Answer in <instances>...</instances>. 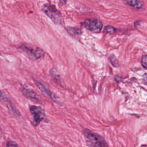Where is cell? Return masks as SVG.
I'll list each match as a JSON object with an SVG mask.
<instances>
[{
	"mask_svg": "<svg viewBox=\"0 0 147 147\" xmlns=\"http://www.w3.org/2000/svg\"><path fill=\"white\" fill-rule=\"evenodd\" d=\"M44 13L57 25H64L63 18L60 11H59L55 6L50 3H47L44 5L42 9Z\"/></svg>",
	"mask_w": 147,
	"mask_h": 147,
	"instance_id": "6da1fadb",
	"label": "cell"
},
{
	"mask_svg": "<svg viewBox=\"0 0 147 147\" xmlns=\"http://www.w3.org/2000/svg\"><path fill=\"white\" fill-rule=\"evenodd\" d=\"M84 134L89 147H107L106 141L100 135L87 130L85 131Z\"/></svg>",
	"mask_w": 147,
	"mask_h": 147,
	"instance_id": "7a4b0ae2",
	"label": "cell"
},
{
	"mask_svg": "<svg viewBox=\"0 0 147 147\" xmlns=\"http://www.w3.org/2000/svg\"><path fill=\"white\" fill-rule=\"evenodd\" d=\"M18 49L25 52L29 57L33 60H36L42 57L45 54L44 51L40 48L26 44L21 45Z\"/></svg>",
	"mask_w": 147,
	"mask_h": 147,
	"instance_id": "3957f363",
	"label": "cell"
},
{
	"mask_svg": "<svg viewBox=\"0 0 147 147\" xmlns=\"http://www.w3.org/2000/svg\"><path fill=\"white\" fill-rule=\"evenodd\" d=\"M82 25L89 31L95 33H99L103 27L102 21L96 18L86 19L82 23Z\"/></svg>",
	"mask_w": 147,
	"mask_h": 147,
	"instance_id": "277c9868",
	"label": "cell"
},
{
	"mask_svg": "<svg viewBox=\"0 0 147 147\" xmlns=\"http://www.w3.org/2000/svg\"><path fill=\"white\" fill-rule=\"evenodd\" d=\"M30 111L33 115L34 122L36 125H38L41 121H43L45 118L44 111L40 107L32 106L30 107Z\"/></svg>",
	"mask_w": 147,
	"mask_h": 147,
	"instance_id": "5b68a950",
	"label": "cell"
},
{
	"mask_svg": "<svg viewBox=\"0 0 147 147\" xmlns=\"http://www.w3.org/2000/svg\"><path fill=\"white\" fill-rule=\"evenodd\" d=\"M22 93L26 97H27L29 99L36 100H39V97L38 95L34 91L32 90L23 88Z\"/></svg>",
	"mask_w": 147,
	"mask_h": 147,
	"instance_id": "8992f818",
	"label": "cell"
},
{
	"mask_svg": "<svg viewBox=\"0 0 147 147\" xmlns=\"http://www.w3.org/2000/svg\"><path fill=\"white\" fill-rule=\"evenodd\" d=\"M123 1L129 5L136 9L142 8L144 6V3L141 0H123Z\"/></svg>",
	"mask_w": 147,
	"mask_h": 147,
	"instance_id": "52a82bcc",
	"label": "cell"
},
{
	"mask_svg": "<svg viewBox=\"0 0 147 147\" xmlns=\"http://www.w3.org/2000/svg\"><path fill=\"white\" fill-rule=\"evenodd\" d=\"M35 82H36V84L37 85L38 88L40 90V91H41L45 95L49 96L50 98H51L52 99H53L52 97V95H51V94L50 91H49L46 88V87H45L42 83H41L39 82L38 81H36V80H35Z\"/></svg>",
	"mask_w": 147,
	"mask_h": 147,
	"instance_id": "ba28073f",
	"label": "cell"
},
{
	"mask_svg": "<svg viewBox=\"0 0 147 147\" xmlns=\"http://www.w3.org/2000/svg\"><path fill=\"white\" fill-rule=\"evenodd\" d=\"M67 31L70 35L72 36H79L81 34V31L80 29L76 28H71V27H68L67 28Z\"/></svg>",
	"mask_w": 147,
	"mask_h": 147,
	"instance_id": "9c48e42d",
	"label": "cell"
},
{
	"mask_svg": "<svg viewBox=\"0 0 147 147\" xmlns=\"http://www.w3.org/2000/svg\"><path fill=\"white\" fill-rule=\"evenodd\" d=\"M117 30L115 28H114L112 26L110 25H107L105 27L104 30H103V32L106 33H109V34H114L116 32Z\"/></svg>",
	"mask_w": 147,
	"mask_h": 147,
	"instance_id": "30bf717a",
	"label": "cell"
},
{
	"mask_svg": "<svg viewBox=\"0 0 147 147\" xmlns=\"http://www.w3.org/2000/svg\"><path fill=\"white\" fill-rule=\"evenodd\" d=\"M141 64L144 68H147V55H144L142 56L141 59Z\"/></svg>",
	"mask_w": 147,
	"mask_h": 147,
	"instance_id": "8fae6325",
	"label": "cell"
},
{
	"mask_svg": "<svg viewBox=\"0 0 147 147\" xmlns=\"http://www.w3.org/2000/svg\"><path fill=\"white\" fill-rule=\"evenodd\" d=\"M6 147H19L17 143L14 141H9L6 145Z\"/></svg>",
	"mask_w": 147,
	"mask_h": 147,
	"instance_id": "7c38bea8",
	"label": "cell"
},
{
	"mask_svg": "<svg viewBox=\"0 0 147 147\" xmlns=\"http://www.w3.org/2000/svg\"><path fill=\"white\" fill-rule=\"evenodd\" d=\"M143 82L147 84V73L144 74L143 75Z\"/></svg>",
	"mask_w": 147,
	"mask_h": 147,
	"instance_id": "4fadbf2b",
	"label": "cell"
},
{
	"mask_svg": "<svg viewBox=\"0 0 147 147\" xmlns=\"http://www.w3.org/2000/svg\"><path fill=\"white\" fill-rule=\"evenodd\" d=\"M59 1L61 4H63V5L65 4L66 3V0H59Z\"/></svg>",
	"mask_w": 147,
	"mask_h": 147,
	"instance_id": "5bb4252c",
	"label": "cell"
}]
</instances>
